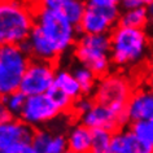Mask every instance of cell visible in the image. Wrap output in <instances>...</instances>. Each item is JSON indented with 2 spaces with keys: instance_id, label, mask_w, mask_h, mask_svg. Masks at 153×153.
<instances>
[{
  "instance_id": "1",
  "label": "cell",
  "mask_w": 153,
  "mask_h": 153,
  "mask_svg": "<svg viewBox=\"0 0 153 153\" xmlns=\"http://www.w3.org/2000/svg\"><path fill=\"white\" fill-rule=\"evenodd\" d=\"M79 35V27L61 10L35 8V25L21 45L31 59L55 62L73 49Z\"/></svg>"
},
{
  "instance_id": "2",
  "label": "cell",
  "mask_w": 153,
  "mask_h": 153,
  "mask_svg": "<svg viewBox=\"0 0 153 153\" xmlns=\"http://www.w3.org/2000/svg\"><path fill=\"white\" fill-rule=\"evenodd\" d=\"M35 25L33 1L13 0L0 3V45L22 44Z\"/></svg>"
},
{
  "instance_id": "3",
  "label": "cell",
  "mask_w": 153,
  "mask_h": 153,
  "mask_svg": "<svg viewBox=\"0 0 153 153\" xmlns=\"http://www.w3.org/2000/svg\"><path fill=\"white\" fill-rule=\"evenodd\" d=\"M110 57L114 66H135L148 51V35L144 29L117 25L110 31Z\"/></svg>"
},
{
  "instance_id": "4",
  "label": "cell",
  "mask_w": 153,
  "mask_h": 153,
  "mask_svg": "<svg viewBox=\"0 0 153 153\" xmlns=\"http://www.w3.org/2000/svg\"><path fill=\"white\" fill-rule=\"evenodd\" d=\"M76 62L90 68L99 78L106 75L112 68L109 34H81L73 47Z\"/></svg>"
},
{
  "instance_id": "5",
  "label": "cell",
  "mask_w": 153,
  "mask_h": 153,
  "mask_svg": "<svg viewBox=\"0 0 153 153\" xmlns=\"http://www.w3.org/2000/svg\"><path fill=\"white\" fill-rule=\"evenodd\" d=\"M31 57L21 44L0 45V97L20 90Z\"/></svg>"
},
{
  "instance_id": "6",
  "label": "cell",
  "mask_w": 153,
  "mask_h": 153,
  "mask_svg": "<svg viewBox=\"0 0 153 153\" xmlns=\"http://www.w3.org/2000/svg\"><path fill=\"white\" fill-rule=\"evenodd\" d=\"M131 95V83L125 75L108 73L99 78L92 97L96 102L112 106L118 113H125Z\"/></svg>"
},
{
  "instance_id": "7",
  "label": "cell",
  "mask_w": 153,
  "mask_h": 153,
  "mask_svg": "<svg viewBox=\"0 0 153 153\" xmlns=\"http://www.w3.org/2000/svg\"><path fill=\"white\" fill-rule=\"evenodd\" d=\"M64 112L49 94L31 95L26 99L25 108L20 118L34 128L45 127ZM68 114V113H66Z\"/></svg>"
},
{
  "instance_id": "8",
  "label": "cell",
  "mask_w": 153,
  "mask_h": 153,
  "mask_svg": "<svg viewBox=\"0 0 153 153\" xmlns=\"http://www.w3.org/2000/svg\"><path fill=\"white\" fill-rule=\"evenodd\" d=\"M56 71V64L52 61L33 59L21 81L20 91L26 96L47 94L55 85Z\"/></svg>"
},
{
  "instance_id": "9",
  "label": "cell",
  "mask_w": 153,
  "mask_h": 153,
  "mask_svg": "<svg viewBox=\"0 0 153 153\" xmlns=\"http://www.w3.org/2000/svg\"><path fill=\"white\" fill-rule=\"evenodd\" d=\"M120 5L97 7L87 4L86 12L79 24L81 34H110L118 25L121 16Z\"/></svg>"
},
{
  "instance_id": "10",
  "label": "cell",
  "mask_w": 153,
  "mask_h": 153,
  "mask_svg": "<svg viewBox=\"0 0 153 153\" xmlns=\"http://www.w3.org/2000/svg\"><path fill=\"white\" fill-rule=\"evenodd\" d=\"M79 122L86 125L91 130L94 128H104L109 131H117L126 125H130V120L127 113H118L112 106L96 102L92 105V108L87 110L85 114L79 116Z\"/></svg>"
},
{
  "instance_id": "11",
  "label": "cell",
  "mask_w": 153,
  "mask_h": 153,
  "mask_svg": "<svg viewBox=\"0 0 153 153\" xmlns=\"http://www.w3.org/2000/svg\"><path fill=\"white\" fill-rule=\"evenodd\" d=\"M35 128L22 121L20 117L0 123V152L12 145L31 141Z\"/></svg>"
},
{
  "instance_id": "12",
  "label": "cell",
  "mask_w": 153,
  "mask_h": 153,
  "mask_svg": "<svg viewBox=\"0 0 153 153\" xmlns=\"http://www.w3.org/2000/svg\"><path fill=\"white\" fill-rule=\"evenodd\" d=\"M112 153H153V147L137 136L131 128H120L113 132Z\"/></svg>"
},
{
  "instance_id": "13",
  "label": "cell",
  "mask_w": 153,
  "mask_h": 153,
  "mask_svg": "<svg viewBox=\"0 0 153 153\" xmlns=\"http://www.w3.org/2000/svg\"><path fill=\"white\" fill-rule=\"evenodd\" d=\"M126 113L131 122L153 120V91L141 90L132 92L127 102Z\"/></svg>"
},
{
  "instance_id": "14",
  "label": "cell",
  "mask_w": 153,
  "mask_h": 153,
  "mask_svg": "<svg viewBox=\"0 0 153 153\" xmlns=\"http://www.w3.org/2000/svg\"><path fill=\"white\" fill-rule=\"evenodd\" d=\"M68 149L78 153H88L92 143V130L83 123L70 125L66 130Z\"/></svg>"
},
{
  "instance_id": "15",
  "label": "cell",
  "mask_w": 153,
  "mask_h": 153,
  "mask_svg": "<svg viewBox=\"0 0 153 153\" xmlns=\"http://www.w3.org/2000/svg\"><path fill=\"white\" fill-rule=\"evenodd\" d=\"M55 86L57 88H60L64 94H66L73 101L83 95L81 86H79L78 81H76V78L70 69H57L55 76Z\"/></svg>"
},
{
  "instance_id": "16",
  "label": "cell",
  "mask_w": 153,
  "mask_h": 153,
  "mask_svg": "<svg viewBox=\"0 0 153 153\" xmlns=\"http://www.w3.org/2000/svg\"><path fill=\"white\" fill-rule=\"evenodd\" d=\"M70 70L73 71V74L76 78L79 86L82 88L83 95H90L92 96L95 88H96L99 76L91 70L90 68H87L86 65L76 62L70 68Z\"/></svg>"
},
{
  "instance_id": "17",
  "label": "cell",
  "mask_w": 153,
  "mask_h": 153,
  "mask_svg": "<svg viewBox=\"0 0 153 153\" xmlns=\"http://www.w3.org/2000/svg\"><path fill=\"white\" fill-rule=\"evenodd\" d=\"M148 22L149 20L147 9H145V7H141V8L122 10L120 20H118V25L126 26V27L144 29Z\"/></svg>"
},
{
  "instance_id": "18",
  "label": "cell",
  "mask_w": 153,
  "mask_h": 153,
  "mask_svg": "<svg viewBox=\"0 0 153 153\" xmlns=\"http://www.w3.org/2000/svg\"><path fill=\"white\" fill-rule=\"evenodd\" d=\"M86 0H65L61 7V12L71 24L79 26L83 14L86 12Z\"/></svg>"
},
{
  "instance_id": "19",
  "label": "cell",
  "mask_w": 153,
  "mask_h": 153,
  "mask_svg": "<svg viewBox=\"0 0 153 153\" xmlns=\"http://www.w3.org/2000/svg\"><path fill=\"white\" fill-rule=\"evenodd\" d=\"M113 132L104 128H94L92 130V143L88 153H112L110 145H112Z\"/></svg>"
},
{
  "instance_id": "20",
  "label": "cell",
  "mask_w": 153,
  "mask_h": 153,
  "mask_svg": "<svg viewBox=\"0 0 153 153\" xmlns=\"http://www.w3.org/2000/svg\"><path fill=\"white\" fill-rule=\"evenodd\" d=\"M26 99H27V96L20 90L3 96V100H4L7 108L9 109V112L12 113L13 117L21 116L22 110L25 108V104H26Z\"/></svg>"
},
{
  "instance_id": "21",
  "label": "cell",
  "mask_w": 153,
  "mask_h": 153,
  "mask_svg": "<svg viewBox=\"0 0 153 153\" xmlns=\"http://www.w3.org/2000/svg\"><path fill=\"white\" fill-rule=\"evenodd\" d=\"M68 151V139L66 132L55 131L53 130L43 153H65Z\"/></svg>"
},
{
  "instance_id": "22",
  "label": "cell",
  "mask_w": 153,
  "mask_h": 153,
  "mask_svg": "<svg viewBox=\"0 0 153 153\" xmlns=\"http://www.w3.org/2000/svg\"><path fill=\"white\" fill-rule=\"evenodd\" d=\"M130 128L153 147V120L151 121H136L130 123Z\"/></svg>"
},
{
  "instance_id": "23",
  "label": "cell",
  "mask_w": 153,
  "mask_h": 153,
  "mask_svg": "<svg viewBox=\"0 0 153 153\" xmlns=\"http://www.w3.org/2000/svg\"><path fill=\"white\" fill-rule=\"evenodd\" d=\"M94 104H95V100L92 96H90V95H82L81 97H78L73 102L71 114H75V116H78V117L82 116L87 110H90L92 108Z\"/></svg>"
},
{
  "instance_id": "24",
  "label": "cell",
  "mask_w": 153,
  "mask_h": 153,
  "mask_svg": "<svg viewBox=\"0 0 153 153\" xmlns=\"http://www.w3.org/2000/svg\"><path fill=\"white\" fill-rule=\"evenodd\" d=\"M0 153H35L33 145L30 141H26V143H20L16 145H12L8 149H4Z\"/></svg>"
},
{
  "instance_id": "25",
  "label": "cell",
  "mask_w": 153,
  "mask_h": 153,
  "mask_svg": "<svg viewBox=\"0 0 153 153\" xmlns=\"http://www.w3.org/2000/svg\"><path fill=\"white\" fill-rule=\"evenodd\" d=\"M12 118H13L12 113H10L9 109L7 108V105H5L4 100H3V97H0V123L12 120Z\"/></svg>"
},
{
  "instance_id": "26",
  "label": "cell",
  "mask_w": 153,
  "mask_h": 153,
  "mask_svg": "<svg viewBox=\"0 0 153 153\" xmlns=\"http://www.w3.org/2000/svg\"><path fill=\"white\" fill-rule=\"evenodd\" d=\"M121 0H86L87 4L97 5V7H110V5H120Z\"/></svg>"
},
{
  "instance_id": "27",
  "label": "cell",
  "mask_w": 153,
  "mask_h": 153,
  "mask_svg": "<svg viewBox=\"0 0 153 153\" xmlns=\"http://www.w3.org/2000/svg\"><path fill=\"white\" fill-rule=\"evenodd\" d=\"M145 9H147V13H148L149 22L153 24V0H151V3H148L147 7H145Z\"/></svg>"
},
{
  "instance_id": "28",
  "label": "cell",
  "mask_w": 153,
  "mask_h": 153,
  "mask_svg": "<svg viewBox=\"0 0 153 153\" xmlns=\"http://www.w3.org/2000/svg\"><path fill=\"white\" fill-rule=\"evenodd\" d=\"M148 85H149V90L153 91V74L151 75V78H149V81H148Z\"/></svg>"
},
{
  "instance_id": "29",
  "label": "cell",
  "mask_w": 153,
  "mask_h": 153,
  "mask_svg": "<svg viewBox=\"0 0 153 153\" xmlns=\"http://www.w3.org/2000/svg\"><path fill=\"white\" fill-rule=\"evenodd\" d=\"M141 1H143V4H144L145 7H147L148 3H151V0H141Z\"/></svg>"
},
{
  "instance_id": "30",
  "label": "cell",
  "mask_w": 153,
  "mask_h": 153,
  "mask_svg": "<svg viewBox=\"0 0 153 153\" xmlns=\"http://www.w3.org/2000/svg\"><path fill=\"white\" fill-rule=\"evenodd\" d=\"M65 153H78V152H74V151H70V149H68V151L65 152Z\"/></svg>"
},
{
  "instance_id": "31",
  "label": "cell",
  "mask_w": 153,
  "mask_h": 153,
  "mask_svg": "<svg viewBox=\"0 0 153 153\" xmlns=\"http://www.w3.org/2000/svg\"><path fill=\"white\" fill-rule=\"evenodd\" d=\"M4 1H13V0H0V3H4Z\"/></svg>"
},
{
  "instance_id": "32",
  "label": "cell",
  "mask_w": 153,
  "mask_h": 153,
  "mask_svg": "<svg viewBox=\"0 0 153 153\" xmlns=\"http://www.w3.org/2000/svg\"><path fill=\"white\" fill-rule=\"evenodd\" d=\"M152 69H153V66H152Z\"/></svg>"
}]
</instances>
